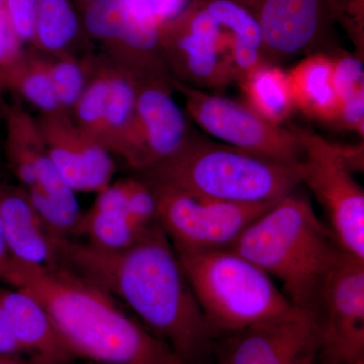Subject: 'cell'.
<instances>
[{"instance_id":"1","label":"cell","mask_w":364,"mask_h":364,"mask_svg":"<svg viewBox=\"0 0 364 364\" xmlns=\"http://www.w3.org/2000/svg\"><path fill=\"white\" fill-rule=\"evenodd\" d=\"M57 264L119 299L186 364L215 356V331L203 314L176 249L158 223L129 247L111 250L68 237L56 239Z\"/></svg>"},{"instance_id":"2","label":"cell","mask_w":364,"mask_h":364,"mask_svg":"<svg viewBox=\"0 0 364 364\" xmlns=\"http://www.w3.org/2000/svg\"><path fill=\"white\" fill-rule=\"evenodd\" d=\"M4 282L44 306L76 358L104 364H169V347L124 312L116 299L62 265L11 258Z\"/></svg>"},{"instance_id":"3","label":"cell","mask_w":364,"mask_h":364,"mask_svg":"<svg viewBox=\"0 0 364 364\" xmlns=\"http://www.w3.org/2000/svg\"><path fill=\"white\" fill-rule=\"evenodd\" d=\"M231 249L277 280L294 308L314 314L344 252L310 202L294 193L254 220Z\"/></svg>"},{"instance_id":"4","label":"cell","mask_w":364,"mask_h":364,"mask_svg":"<svg viewBox=\"0 0 364 364\" xmlns=\"http://www.w3.org/2000/svg\"><path fill=\"white\" fill-rule=\"evenodd\" d=\"M141 178L217 202H277L301 184V164L274 161L193 134L173 156Z\"/></svg>"},{"instance_id":"5","label":"cell","mask_w":364,"mask_h":364,"mask_svg":"<svg viewBox=\"0 0 364 364\" xmlns=\"http://www.w3.org/2000/svg\"><path fill=\"white\" fill-rule=\"evenodd\" d=\"M176 253L203 314L220 337L296 309L269 275L233 249Z\"/></svg>"},{"instance_id":"6","label":"cell","mask_w":364,"mask_h":364,"mask_svg":"<svg viewBox=\"0 0 364 364\" xmlns=\"http://www.w3.org/2000/svg\"><path fill=\"white\" fill-rule=\"evenodd\" d=\"M294 129L305 152L301 183L322 205L342 251L364 260V193L352 174L360 151L344 149L308 129Z\"/></svg>"},{"instance_id":"7","label":"cell","mask_w":364,"mask_h":364,"mask_svg":"<svg viewBox=\"0 0 364 364\" xmlns=\"http://www.w3.org/2000/svg\"><path fill=\"white\" fill-rule=\"evenodd\" d=\"M146 182L156 198L158 225L176 252L232 248L246 228L277 203L217 202L164 184Z\"/></svg>"},{"instance_id":"8","label":"cell","mask_w":364,"mask_h":364,"mask_svg":"<svg viewBox=\"0 0 364 364\" xmlns=\"http://www.w3.org/2000/svg\"><path fill=\"white\" fill-rule=\"evenodd\" d=\"M171 85L183 97L188 116L208 135L274 161L291 165L303 162V143L294 127L270 124L245 104L181 81L172 79Z\"/></svg>"},{"instance_id":"9","label":"cell","mask_w":364,"mask_h":364,"mask_svg":"<svg viewBox=\"0 0 364 364\" xmlns=\"http://www.w3.org/2000/svg\"><path fill=\"white\" fill-rule=\"evenodd\" d=\"M87 39L105 58L136 80L171 78L163 63L162 28L132 11L124 0H90L76 6Z\"/></svg>"},{"instance_id":"10","label":"cell","mask_w":364,"mask_h":364,"mask_svg":"<svg viewBox=\"0 0 364 364\" xmlns=\"http://www.w3.org/2000/svg\"><path fill=\"white\" fill-rule=\"evenodd\" d=\"M171 80L138 81L133 121L114 155L139 173L176 155L193 136L172 95Z\"/></svg>"},{"instance_id":"11","label":"cell","mask_w":364,"mask_h":364,"mask_svg":"<svg viewBox=\"0 0 364 364\" xmlns=\"http://www.w3.org/2000/svg\"><path fill=\"white\" fill-rule=\"evenodd\" d=\"M316 315L317 364H364V260L341 254L326 279Z\"/></svg>"},{"instance_id":"12","label":"cell","mask_w":364,"mask_h":364,"mask_svg":"<svg viewBox=\"0 0 364 364\" xmlns=\"http://www.w3.org/2000/svg\"><path fill=\"white\" fill-rule=\"evenodd\" d=\"M219 25L205 7H191L161 31L160 49L170 77L193 87H222L234 78Z\"/></svg>"},{"instance_id":"13","label":"cell","mask_w":364,"mask_h":364,"mask_svg":"<svg viewBox=\"0 0 364 364\" xmlns=\"http://www.w3.org/2000/svg\"><path fill=\"white\" fill-rule=\"evenodd\" d=\"M321 331L317 315L291 313L227 335L215 364H317Z\"/></svg>"},{"instance_id":"14","label":"cell","mask_w":364,"mask_h":364,"mask_svg":"<svg viewBox=\"0 0 364 364\" xmlns=\"http://www.w3.org/2000/svg\"><path fill=\"white\" fill-rule=\"evenodd\" d=\"M38 127L50 159L76 193L102 191L116 172L112 155L80 130L63 112L38 114Z\"/></svg>"},{"instance_id":"15","label":"cell","mask_w":364,"mask_h":364,"mask_svg":"<svg viewBox=\"0 0 364 364\" xmlns=\"http://www.w3.org/2000/svg\"><path fill=\"white\" fill-rule=\"evenodd\" d=\"M259 25L267 62L312 51L322 37L328 0H236Z\"/></svg>"},{"instance_id":"16","label":"cell","mask_w":364,"mask_h":364,"mask_svg":"<svg viewBox=\"0 0 364 364\" xmlns=\"http://www.w3.org/2000/svg\"><path fill=\"white\" fill-rule=\"evenodd\" d=\"M0 303L21 353L32 364H68L77 358L49 314L31 294L18 289H0Z\"/></svg>"},{"instance_id":"17","label":"cell","mask_w":364,"mask_h":364,"mask_svg":"<svg viewBox=\"0 0 364 364\" xmlns=\"http://www.w3.org/2000/svg\"><path fill=\"white\" fill-rule=\"evenodd\" d=\"M0 221L14 260L28 264H57V237L46 227L21 186L0 182Z\"/></svg>"},{"instance_id":"18","label":"cell","mask_w":364,"mask_h":364,"mask_svg":"<svg viewBox=\"0 0 364 364\" xmlns=\"http://www.w3.org/2000/svg\"><path fill=\"white\" fill-rule=\"evenodd\" d=\"M287 74L296 109L321 123L335 126L340 102L333 86L329 54L308 55Z\"/></svg>"},{"instance_id":"19","label":"cell","mask_w":364,"mask_h":364,"mask_svg":"<svg viewBox=\"0 0 364 364\" xmlns=\"http://www.w3.org/2000/svg\"><path fill=\"white\" fill-rule=\"evenodd\" d=\"M86 37L77 7L72 0H39L31 48L45 56L73 54Z\"/></svg>"},{"instance_id":"20","label":"cell","mask_w":364,"mask_h":364,"mask_svg":"<svg viewBox=\"0 0 364 364\" xmlns=\"http://www.w3.org/2000/svg\"><path fill=\"white\" fill-rule=\"evenodd\" d=\"M238 83L245 105L270 124L282 126L296 109L289 74L279 65L263 64Z\"/></svg>"},{"instance_id":"21","label":"cell","mask_w":364,"mask_h":364,"mask_svg":"<svg viewBox=\"0 0 364 364\" xmlns=\"http://www.w3.org/2000/svg\"><path fill=\"white\" fill-rule=\"evenodd\" d=\"M111 63V62H109ZM138 80L124 69L111 63L109 88L100 143L114 155L135 114Z\"/></svg>"},{"instance_id":"22","label":"cell","mask_w":364,"mask_h":364,"mask_svg":"<svg viewBox=\"0 0 364 364\" xmlns=\"http://www.w3.org/2000/svg\"><path fill=\"white\" fill-rule=\"evenodd\" d=\"M4 90L16 91L39 114L62 112L53 88L46 56L33 48L26 50L25 59L6 78Z\"/></svg>"},{"instance_id":"23","label":"cell","mask_w":364,"mask_h":364,"mask_svg":"<svg viewBox=\"0 0 364 364\" xmlns=\"http://www.w3.org/2000/svg\"><path fill=\"white\" fill-rule=\"evenodd\" d=\"M145 233H141L132 225L126 212L93 208L81 213L73 232L74 235L87 237L93 245L111 250L129 247Z\"/></svg>"},{"instance_id":"24","label":"cell","mask_w":364,"mask_h":364,"mask_svg":"<svg viewBox=\"0 0 364 364\" xmlns=\"http://www.w3.org/2000/svg\"><path fill=\"white\" fill-rule=\"evenodd\" d=\"M229 39V51L256 49L263 51L262 35L255 18L236 0H210L203 6Z\"/></svg>"},{"instance_id":"25","label":"cell","mask_w":364,"mask_h":364,"mask_svg":"<svg viewBox=\"0 0 364 364\" xmlns=\"http://www.w3.org/2000/svg\"><path fill=\"white\" fill-rule=\"evenodd\" d=\"M46 60L60 109L70 114L87 85L97 58L67 54L46 56Z\"/></svg>"},{"instance_id":"26","label":"cell","mask_w":364,"mask_h":364,"mask_svg":"<svg viewBox=\"0 0 364 364\" xmlns=\"http://www.w3.org/2000/svg\"><path fill=\"white\" fill-rule=\"evenodd\" d=\"M109 60L97 58L87 85L70 114L76 126L98 143L109 95Z\"/></svg>"},{"instance_id":"27","label":"cell","mask_w":364,"mask_h":364,"mask_svg":"<svg viewBox=\"0 0 364 364\" xmlns=\"http://www.w3.org/2000/svg\"><path fill=\"white\" fill-rule=\"evenodd\" d=\"M128 179L126 215L132 225L141 233H145L157 223V205L154 193L144 179Z\"/></svg>"},{"instance_id":"28","label":"cell","mask_w":364,"mask_h":364,"mask_svg":"<svg viewBox=\"0 0 364 364\" xmlns=\"http://www.w3.org/2000/svg\"><path fill=\"white\" fill-rule=\"evenodd\" d=\"M332 62V81L339 102H343L358 91L364 90L363 57L345 51L329 54Z\"/></svg>"},{"instance_id":"29","label":"cell","mask_w":364,"mask_h":364,"mask_svg":"<svg viewBox=\"0 0 364 364\" xmlns=\"http://www.w3.org/2000/svg\"><path fill=\"white\" fill-rule=\"evenodd\" d=\"M9 20L4 6L0 9V85L4 90L6 78L25 59L26 49Z\"/></svg>"},{"instance_id":"30","label":"cell","mask_w":364,"mask_h":364,"mask_svg":"<svg viewBox=\"0 0 364 364\" xmlns=\"http://www.w3.org/2000/svg\"><path fill=\"white\" fill-rule=\"evenodd\" d=\"M132 11L156 25L176 20L188 6V0H124Z\"/></svg>"},{"instance_id":"31","label":"cell","mask_w":364,"mask_h":364,"mask_svg":"<svg viewBox=\"0 0 364 364\" xmlns=\"http://www.w3.org/2000/svg\"><path fill=\"white\" fill-rule=\"evenodd\" d=\"M4 6L21 42L32 45L39 0H4Z\"/></svg>"},{"instance_id":"32","label":"cell","mask_w":364,"mask_h":364,"mask_svg":"<svg viewBox=\"0 0 364 364\" xmlns=\"http://www.w3.org/2000/svg\"><path fill=\"white\" fill-rule=\"evenodd\" d=\"M353 132L363 138L364 134V90L340 102L338 119L335 126Z\"/></svg>"},{"instance_id":"33","label":"cell","mask_w":364,"mask_h":364,"mask_svg":"<svg viewBox=\"0 0 364 364\" xmlns=\"http://www.w3.org/2000/svg\"><path fill=\"white\" fill-rule=\"evenodd\" d=\"M20 354V347L14 339L6 314L0 303V355L18 356Z\"/></svg>"},{"instance_id":"34","label":"cell","mask_w":364,"mask_h":364,"mask_svg":"<svg viewBox=\"0 0 364 364\" xmlns=\"http://www.w3.org/2000/svg\"><path fill=\"white\" fill-rule=\"evenodd\" d=\"M11 260V256L7 248L6 237H4V229L0 221V279L4 280L6 277Z\"/></svg>"},{"instance_id":"35","label":"cell","mask_w":364,"mask_h":364,"mask_svg":"<svg viewBox=\"0 0 364 364\" xmlns=\"http://www.w3.org/2000/svg\"><path fill=\"white\" fill-rule=\"evenodd\" d=\"M0 364H32L18 356L0 355Z\"/></svg>"},{"instance_id":"36","label":"cell","mask_w":364,"mask_h":364,"mask_svg":"<svg viewBox=\"0 0 364 364\" xmlns=\"http://www.w3.org/2000/svg\"><path fill=\"white\" fill-rule=\"evenodd\" d=\"M169 364H186V363H184L183 361L181 360V359L176 358V356L172 355L171 359H170Z\"/></svg>"},{"instance_id":"37","label":"cell","mask_w":364,"mask_h":364,"mask_svg":"<svg viewBox=\"0 0 364 364\" xmlns=\"http://www.w3.org/2000/svg\"><path fill=\"white\" fill-rule=\"evenodd\" d=\"M76 4H81V2L90 1V0H74Z\"/></svg>"},{"instance_id":"38","label":"cell","mask_w":364,"mask_h":364,"mask_svg":"<svg viewBox=\"0 0 364 364\" xmlns=\"http://www.w3.org/2000/svg\"><path fill=\"white\" fill-rule=\"evenodd\" d=\"M4 88L1 87V85H0V97H1L2 92H4Z\"/></svg>"},{"instance_id":"39","label":"cell","mask_w":364,"mask_h":364,"mask_svg":"<svg viewBox=\"0 0 364 364\" xmlns=\"http://www.w3.org/2000/svg\"><path fill=\"white\" fill-rule=\"evenodd\" d=\"M4 0H0V9H1V6H4Z\"/></svg>"}]
</instances>
